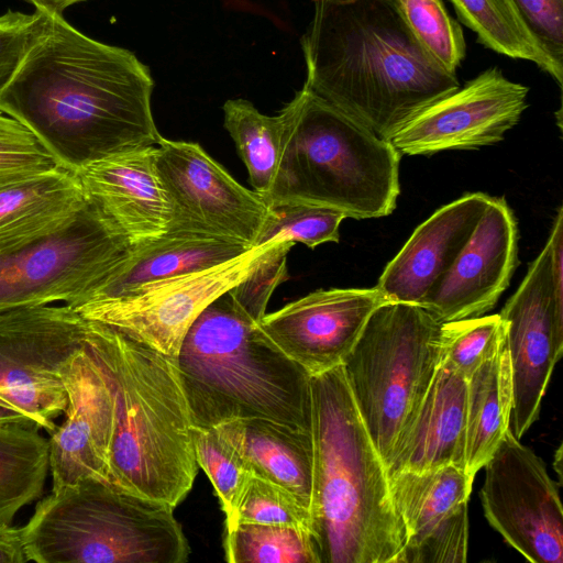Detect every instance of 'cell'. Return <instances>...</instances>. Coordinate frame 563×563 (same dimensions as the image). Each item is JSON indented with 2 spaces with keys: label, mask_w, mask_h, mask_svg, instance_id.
Wrapping results in <instances>:
<instances>
[{
  "label": "cell",
  "mask_w": 563,
  "mask_h": 563,
  "mask_svg": "<svg viewBox=\"0 0 563 563\" xmlns=\"http://www.w3.org/2000/svg\"><path fill=\"white\" fill-rule=\"evenodd\" d=\"M153 89L150 68L134 53L88 37L63 15H47L0 92V110L26 125L63 167L76 172L161 142Z\"/></svg>",
  "instance_id": "obj_1"
},
{
  "label": "cell",
  "mask_w": 563,
  "mask_h": 563,
  "mask_svg": "<svg viewBox=\"0 0 563 563\" xmlns=\"http://www.w3.org/2000/svg\"><path fill=\"white\" fill-rule=\"evenodd\" d=\"M302 37L303 86L390 141L460 87L407 25L396 0H313Z\"/></svg>",
  "instance_id": "obj_2"
},
{
  "label": "cell",
  "mask_w": 563,
  "mask_h": 563,
  "mask_svg": "<svg viewBox=\"0 0 563 563\" xmlns=\"http://www.w3.org/2000/svg\"><path fill=\"white\" fill-rule=\"evenodd\" d=\"M311 530L321 563H397L406 533L385 464L347 387L342 365L310 378Z\"/></svg>",
  "instance_id": "obj_3"
},
{
  "label": "cell",
  "mask_w": 563,
  "mask_h": 563,
  "mask_svg": "<svg viewBox=\"0 0 563 563\" xmlns=\"http://www.w3.org/2000/svg\"><path fill=\"white\" fill-rule=\"evenodd\" d=\"M87 344L114 400L109 484L176 507L199 467L176 357L95 321Z\"/></svg>",
  "instance_id": "obj_4"
},
{
  "label": "cell",
  "mask_w": 563,
  "mask_h": 563,
  "mask_svg": "<svg viewBox=\"0 0 563 563\" xmlns=\"http://www.w3.org/2000/svg\"><path fill=\"white\" fill-rule=\"evenodd\" d=\"M176 363L192 427L263 418L311 431L310 374L228 291L191 324Z\"/></svg>",
  "instance_id": "obj_5"
},
{
  "label": "cell",
  "mask_w": 563,
  "mask_h": 563,
  "mask_svg": "<svg viewBox=\"0 0 563 563\" xmlns=\"http://www.w3.org/2000/svg\"><path fill=\"white\" fill-rule=\"evenodd\" d=\"M279 153L265 201L297 200L353 219L389 216L400 192L401 154L303 86L278 113Z\"/></svg>",
  "instance_id": "obj_6"
},
{
  "label": "cell",
  "mask_w": 563,
  "mask_h": 563,
  "mask_svg": "<svg viewBox=\"0 0 563 563\" xmlns=\"http://www.w3.org/2000/svg\"><path fill=\"white\" fill-rule=\"evenodd\" d=\"M175 507L84 479L52 489L23 528L36 563H184L190 548Z\"/></svg>",
  "instance_id": "obj_7"
},
{
  "label": "cell",
  "mask_w": 563,
  "mask_h": 563,
  "mask_svg": "<svg viewBox=\"0 0 563 563\" xmlns=\"http://www.w3.org/2000/svg\"><path fill=\"white\" fill-rule=\"evenodd\" d=\"M441 324L419 305L386 301L373 311L342 364L385 467L440 363Z\"/></svg>",
  "instance_id": "obj_8"
},
{
  "label": "cell",
  "mask_w": 563,
  "mask_h": 563,
  "mask_svg": "<svg viewBox=\"0 0 563 563\" xmlns=\"http://www.w3.org/2000/svg\"><path fill=\"white\" fill-rule=\"evenodd\" d=\"M134 246L88 198L45 227L0 241V310L76 308L118 273Z\"/></svg>",
  "instance_id": "obj_9"
},
{
  "label": "cell",
  "mask_w": 563,
  "mask_h": 563,
  "mask_svg": "<svg viewBox=\"0 0 563 563\" xmlns=\"http://www.w3.org/2000/svg\"><path fill=\"white\" fill-rule=\"evenodd\" d=\"M90 321L68 305L0 310V400L51 433L65 412L64 367L88 340Z\"/></svg>",
  "instance_id": "obj_10"
},
{
  "label": "cell",
  "mask_w": 563,
  "mask_h": 563,
  "mask_svg": "<svg viewBox=\"0 0 563 563\" xmlns=\"http://www.w3.org/2000/svg\"><path fill=\"white\" fill-rule=\"evenodd\" d=\"M154 158L169 205L168 231L256 246L268 216L258 192L241 186L194 142L162 137Z\"/></svg>",
  "instance_id": "obj_11"
},
{
  "label": "cell",
  "mask_w": 563,
  "mask_h": 563,
  "mask_svg": "<svg viewBox=\"0 0 563 563\" xmlns=\"http://www.w3.org/2000/svg\"><path fill=\"white\" fill-rule=\"evenodd\" d=\"M271 243L252 247L221 265L159 283L123 296L91 299L76 309L161 354L177 357L198 316L235 286Z\"/></svg>",
  "instance_id": "obj_12"
},
{
  "label": "cell",
  "mask_w": 563,
  "mask_h": 563,
  "mask_svg": "<svg viewBox=\"0 0 563 563\" xmlns=\"http://www.w3.org/2000/svg\"><path fill=\"white\" fill-rule=\"evenodd\" d=\"M484 515L532 563L563 562V509L543 461L508 430L484 465Z\"/></svg>",
  "instance_id": "obj_13"
},
{
  "label": "cell",
  "mask_w": 563,
  "mask_h": 563,
  "mask_svg": "<svg viewBox=\"0 0 563 563\" xmlns=\"http://www.w3.org/2000/svg\"><path fill=\"white\" fill-rule=\"evenodd\" d=\"M499 316L506 323L512 377L509 430L520 440L539 417L563 353V298L553 287L547 243Z\"/></svg>",
  "instance_id": "obj_14"
},
{
  "label": "cell",
  "mask_w": 563,
  "mask_h": 563,
  "mask_svg": "<svg viewBox=\"0 0 563 563\" xmlns=\"http://www.w3.org/2000/svg\"><path fill=\"white\" fill-rule=\"evenodd\" d=\"M529 88L492 67L435 100L390 140L406 155H432L498 143L527 109Z\"/></svg>",
  "instance_id": "obj_15"
},
{
  "label": "cell",
  "mask_w": 563,
  "mask_h": 563,
  "mask_svg": "<svg viewBox=\"0 0 563 563\" xmlns=\"http://www.w3.org/2000/svg\"><path fill=\"white\" fill-rule=\"evenodd\" d=\"M386 301L376 286L318 289L266 313L258 327L313 376L343 364L373 311Z\"/></svg>",
  "instance_id": "obj_16"
},
{
  "label": "cell",
  "mask_w": 563,
  "mask_h": 563,
  "mask_svg": "<svg viewBox=\"0 0 563 563\" xmlns=\"http://www.w3.org/2000/svg\"><path fill=\"white\" fill-rule=\"evenodd\" d=\"M474 478L446 465L388 475L390 498L406 533L397 563H464L467 503Z\"/></svg>",
  "instance_id": "obj_17"
},
{
  "label": "cell",
  "mask_w": 563,
  "mask_h": 563,
  "mask_svg": "<svg viewBox=\"0 0 563 563\" xmlns=\"http://www.w3.org/2000/svg\"><path fill=\"white\" fill-rule=\"evenodd\" d=\"M62 379L67 407L64 423L56 426L48 439L52 489L84 479L109 484L114 400L88 344L67 363Z\"/></svg>",
  "instance_id": "obj_18"
},
{
  "label": "cell",
  "mask_w": 563,
  "mask_h": 563,
  "mask_svg": "<svg viewBox=\"0 0 563 563\" xmlns=\"http://www.w3.org/2000/svg\"><path fill=\"white\" fill-rule=\"evenodd\" d=\"M518 228L504 198H490L455 262L422 299L441 323L479 317L497 303L518 260Z\"/></svg>",
  "instance_id": "obj_19"
},
{
  "label": "cell",
  "mask_w": 563,
  "mask_h": 563,
  "mask_svg": "<svg viewBox=\"0 0 563 563\" xmlns=\"http://www.w3.org/2000/svg\"><path fill=\"white\" fill-rule=\"evenodd\" d=\"M155 146L113 155L75 172L86 198L133 246L165 234L170 223L155 167Z\"/></svg>",
  "instance_id": "obj_20"
},
{
  "label": "cell",
  "mask_w": 563,
  "mask_h": 563,
  "mask_svg": "<svg viewBox=\"0 0 563 563\" xmlns=\"http://www.w3.org/2000/svg\"><path fill=\"white\" fill-rule=\"evenodd\" d=\"M490 198L484 192L466 194L419 224L385 266L376 285L383 296L420 305L455 262Z\"/></svg>",
  "instance_id": "obj_21"
},
{
  "label": "cell",
  "mask_w": 563,
  "mask_h": 563,
  "mask_svg": "<svg viewBox=\"0 0 563 563\" xmlns=\"http://www.w3.org/2000/svg\"><path fill=\"white\" fill-rule=\"evenodd\" d=\"M467 379L439 363L416 413L393 449L387 475L446 465L465 468Z\"/></svg>",
  "instance_id": "obj_22"
},
{
  "label": "cell",
  "mask_w": 563,
  "mask_h": 563,
  "mask_svg": "<svg viewBox=\"0 0 563 563\" xmlns=\"http://www.w3.org/2000/svg\"><path fill=\"white\" fill-rule=\"evenodd\" d=\"M251 249L231 240L167 231L134 246L123 266L92 299L129 295L155 283L201 272L234 260Z\"/></svg>",
  "instance_id": "obj_23"
},
{
  "label": "cell",
  "mask_w": 563,
  "mask_h": 563,
  "mask_svg": "<svg viewBox=\"0 0 563 563\" xmlns=\"http://www.w3.org/2000/svg\"><path fill=\"white\" fill-rule=\"evenodd\" d=\"M252 474L292 494L310 510L313 485L311 431L263 418L234 419Z\"/></svg>",
  "instance_id": "obj_24"
},
{
  "label": "cell",
  "mask_w": 563,
  "mask_h": 563,
  "mask_svg": "<svg viewBox=\"0 0 563 563\" xmlns=\"http://www.w3.org/2000/svg\"><path fill=\"white\" fill-rule=\"evenodd\" d=\"M512 377L506 339L467 379L465 471L477 472L497 450L509 430Z\"/></svg>",
  "instance_id": "obj_25"
},
{
  "label": "cell",
  "mask_w": 563,
  "mask_h": 563,
  "mask_svg": "<svg viewBox=\"0 0 563 563\" xmlns=\"http://www.w3.org/2000/svg\"><path fill=\"white\" fill-rule=\"evenodd\" d=\"M86 200L75 172L63 166L0 183V241L51 224Z\"/></svg>",
  "instance_id": "obj_26"
},
{
  "label": "cell",
  "mask_w": 563,
  "mask_h": 563,
  "mask_svg": "<svg viewBox=\"0 0 563 563\" xmlns=\"http://www.w3.org/2000/svg\"><path fill=\"white\" fill-rule=\"evenodd\" d=\"M34 423L0 426V525L37 499L49 470L48 440Z\"/></svg>",
  "instance_id": "obj_27"
},
{
  "label": "cell",
  "mask_w": 563,
  "mask_h": 563,
  "mask_svg": "<svg viewBox=\"0 0 563 563\" xmlns=\"http://www.w3.org/2000/svg\"><path fill=\"white\" fill-rule=\"evenodd\" d=\"M459 19L485 47L534 63L562 87L563 68L545 55L519 22L506 0H450Z\"/></svg>",
  "instance_id": "obj_28"
},
{
  "label": "cell",
  "mask_w": 563,
  "mask_h": 563,
  "mask_svg": "<svg viewBox=\"0 0 563 563\" xmlns=\"http://www.w3.org/2000/svg\"><path fill=\"white\" fill-rule=\"evenodd\" d=\"M197 464L209 477L221 509L225 515V530L234 526L235 512L252 471L242 451L234 419L219 424L192 427Z\"/></svg>",
  "instance_id": "obj_29"
},
{
  "label": "cell",
  "mask_w": 563,
  "mask_h": 563,
  "mask_svg": "<svg viewBox=\"0 0 563 563\" xmlns=\"http://www.w3.org/2000/svg\"><path fill=\"white\" fill-rule=\"evenodd\" d=\"M224 126L242 161L249 179L264 199L268 195L279 153L282 123L279 115L261 113L245 99H230L223 104Z\"/></svg>",
  "instance_id": "obj_30"
},
{
  "label": "cell",
  "mask_w": 563,
  "mask_h": 563,
  "mask_svg": "<svg viewBox=\"0 0 563 563\" xmlns=\"http://www.w3.org/2000/svg\"><path fill=\"white\" fill-rule=\"evenodd\" d=\"M224 552L230 563H321L311 530L291 525L238 523Z\"/></svg>",
  "instance_id": "obj_31"
},
{
  "label": "cell",
  "mask_w": 563,
  "mask_h": 563,
  "mask_svg": "<svg viewBox=\"0 0 563 563\" xmlns=\"http://www.w3.org/2000/svg\"><path fill=\"white\" fill-rule=\"evenodd\" d=\"M268 216L256 246L290 242L313 249L328 242H339V228L347 218L338 209L297 200L268 202Z\"/></svg>",
  "instance_id": "obj_32"
},
{
  "label": "cell",
  "mask_w": 563,
  "mask_h": 563,
  "mask_svg": "<svg viewBox=\"0 0 563 563\" xmlns=\"http://www.w3.org/2000/svg\"><path fill=\"white\" fill-rule=\"evenodd\" d=\"M407 25L426 52L446 71L456 74L466 54L460 24L442 0H396Z\"/></svg>",
  "instance_id": "obj_33"
},
{
  "label": "cell",
  "mask_w": 563,
  "mask_h": 563,
  "mask_svg": "<svg viewBox=\"0 0 563 563\" xmlns=\"http://www.w3.org/2000/svg\"><path fill=\"white\" fill-rule=\"evenodd\" d=\"M505 339L506 323L499 313L444 322L440 333V362L468 379Z\"/></svg>",
  "instance_id": "obj_34"
},
{
  "label": "cell",
  "mask_w": 563,
  "mask_h": 563,
  "mask_svg": "<svg viewBox=\"0 0 563 563\" xmlns=\"http://www.w3.org/2000/svg\"><path fill=\"white\" fill-rule=\"evenodd\" d=\"M238 523L291 525L311 530V514L285 488L252 475L238 505L233 528Z\"/></svg>",
  "instance_id": "obj_35"
},
{
  "label": "cell",
  "mask_w": 563,
  "mask_h": 563,
  "mask_svg": "<svg viewBox=\"0 0 563 563\" xmlns=\"http://www.w3.org/2000/svg\"><path fill=\"white\" fill-rule=\"evenodd\" d=\"M60 166L26 125L0 110V183Z\"/></svg>",
  "instance_id": "obj_36"
},
{
  "label": "cell",
  "mask_w": 563,
  "mask_h": 563,
  "mask_svg": "<svg viewBox=\"0 0 563 563\" xmlns=\"http://www.w3.org/2000/svg\"><path fill=\"white\" fill-rule=\"evenodd\" d=\"M290 242L271 243L255 265L228 294L251 320L258 323L266 314L275 288L287 278V255Z\"/></svg>",
  "instance_id": "obj_37"
},
{
  "label": "cell",
  "mask_w": 563,
  "mask_h": 563,
  "mask_svg": "<svg viewBox=\"0 0 563 563\" xmlns=\"http://www.w3.org/2000/svg\"><path fill=\"white\" fill-rule=\"evenodd\" d=\"M538 47L563 68V0H506Z\"/></svg>",
  "instance_id": "obj_38"
},
{
  "label": "cell",
  "mask_w": 563,
  "mask_h": 563,
  "mask_svg": "<svg viewBox=\"0 0 563 563\" xmlns=\"http://www.w3.org/2000/svg\"><path fill=\"white\" fill-rule=\"evenodd\" d=\"M47 15L8 10L0 15V92L11 80L24 55L41 34Z\"/></svg>",
  "instance_id": "obj_39"
},
{
  "label": "cell",
  "mask_w": 563,
  "mask_h": 563,
  "mask_svg": "<svg viewBox=\"0 0 563 563\" xmlns=\"http://www.w3.org/2000/svg\"><path fill=\"white\" fill-rule=\"evenodd\" d=\"M23 528L0 525V563H25Z\"/></svg>",
  "instance_id": "obj_40"
},
{
  "label": "cell",
  "mask_w": 563,
  "mask_h": 563,
  "mask_svg": "<svg viewBox=\"0 0 563 563\" xmlns=\"http://www.w3.org/2000/svg\"><path fill=\"white\" fill-rule=\"evenodd\" d=\"M35 8L48 16L63 15V12L70 5L86 0H27Z\"/></svg>",
  "instance_id": "obj_41"
},
{
  "label": "cell",
  "mask_w": 563,
  "mask_h": 563,
  "mask_svg": "<svg viewBox=\"0 0 563 563\" xmlns=\"http://www.w3.org/2000/svg\"><path fill=\"white\" fill-rule=\"evenodd\" d=\"M9 423H34L38 426L33 419L19 409L0 400V426Z\"/></svg>",
  "instance_id": "obj_42"
}]
</instances>
